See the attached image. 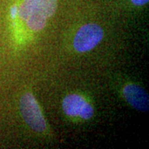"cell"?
Returning <instances> with one entry per match:
<instances>
[{
    "label": "cell",
    "mask_w": 149,
    "mask_h": 149,
    "mask_svg": "<svg viewBox=\"0 0 149 149\" xmlns=\"http://www.w3.org/2000/svg\"><path fill=\"white\" fill-rule=\"evenodd\" d=\"M57 0H24L18 9L19 16L33 31L43 29L49 17L53 16Z\"/></svg>",
    "instance_id": "obj_1"
},
{
    "label": "cell",
    "mask_w": 149,
    "mask_h": 149,
    "mask_svg": "<svg viewBox=\"0 0 149 149\" xmlns=\"http://www.w3.org/2000/svg\"><path fill=\"white\" fill-rule=\"evenodd\" d=\"M20 111L25 122L37 132H43L47 128L46 120L35 97L31 93H26L19 101Z\"/></svg>",
    "instance_id": "obj_2"
},
{
    "label": "cell",
    "mask_w": 149,
    "mask_h": 149,
    "mask_svg": "<svg viewBox=\"0 0 149 149\" xmlns=\"http://www.w3.org/2000/svg\"><path fill=\"white\" fill-rule=\"evenodd\" d=\"M104 37V31L95 23L84 25L79 29L74 38V47L78 52H87L94 49Z\"/></svg>",
    "instance_id": "obj_3"
},
{
    "label": "cell",
    "mask_w": 149,
    "mask_h": 149,
    "mask_svg": "<svg viewBox=\"0 0 149 149\" xmlns=\"http://www.w3.org/2000/svg\"><path fill=\"white\" fill-rule=\"evenodd\" d=\"M64 112L71 117H80L89 119L94 115V109L85 99L79 95H69L63 100Z\"/></svg>",
    "instance_id": "obj_4"
},
{
    "label": "cell",
    "mask_w": 149,
    "mask_h": 149,
    "mask_svg": "<svg viewBox=\"0 0 149 149\" xmlns=\"http://www.w3.org/2000/svg\"><path fill=\"white\" fill-rule=\"evenodd\" d=\"M123 94L127 101L134 109L141 112L148 111L149 97L143 88L137 85L130 84L124 87Z\"/></svg>",
    "instance_id": "obj_5"
},
{
    "label": "cell",
    "mask_w": 149,
    "mask_h": 149,
    "mask_svg": "<svg viewBox=\"0 0 149 149\" xmlns=\"http://www.w3.org/2000/svg\"><path fill=\"white\" fill-rule=\"evenodd\" d=\"M133 4L137 6H143L148 3V0H131Z\"/></svg>",
    "instance_id": "obj_6"
},
{
    "label": "cell",
    "mask_w": 149,
    "mask_h": 149,
    "mask_svg": "<svg viewBox=\"0 0 149 149\" xmlns=\"http://www.w3.org/2000/svg\"><path fill=\"white\" fill-rule=\"evenodd\" d=\"M17 11V8L16 6H14V7H13V8H12V10H11V13H12V16L15 17V15H16Z\"/></svg>",
    "instance_id": "obj_7"
}]
</instances>
